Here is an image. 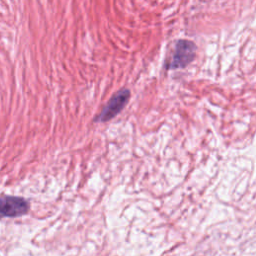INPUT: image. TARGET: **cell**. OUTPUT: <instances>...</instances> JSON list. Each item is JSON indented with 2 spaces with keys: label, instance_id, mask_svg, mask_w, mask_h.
<instances>
[{
  "label": "cell",
  "instance_id": "obj_1",
  "mask_svg": "<svg viewBox=\"0 0 256 256\" xmlns=\"http://www.w3.org/2000/svg\"><path fill=\"white\" fill-rule=\"evenodd\" d=\"M196 45L194 42L180 39L176 42L171 61L167 65V69H180L186 67L195 58Z\"/></svg>",
  "mask_w": 256,
  "mask_h": 256
},
{
  "label": "cell",
  "instance_id": "obj_2",
  "mask_svg": "<svg viewBox=\"0 0 256 256\" xmlns=\"http://www.w3.org/2000/svg\"><path fill=\"white\" fill-rule=\"evenodd\" d=\"M130 98V90L122 89L116 92L112 98L107 102V104L102 109L101 113L95 118V122H107L117 116L123 108L126 106Z\"/></svg>",
  "mask_w": 256,
  "mask_h": 256
},
{
  "label": "cell",
  "instance_id": "obj_3",
  "mask_svg": "<svg viewBox=\"0 0 256 256\" xmlns=\"http://www.w3.org/2000/svg\"><path fill=\"white\" fill-rule=\"evenodd\" d=\"M28 202L20 197H0V217H18L27 213Z\"/></svg>",
  "mask_w": 256,
  "mask_h": 256
}]
</instances>
